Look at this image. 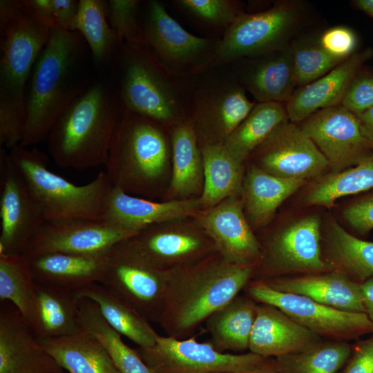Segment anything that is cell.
I'll return each mask as SVG.
<instances>
[{
    "mask_svg": "<svg viewBox=\"0 0 373 373\" xmlns=\"http://www.w3.org/2000/svg\"><path fill=\"white\" fill-rule=\"evenodd\" d=\"M50 30L29 0L0 1L1 146L11 150L22 141L26 82Z\"/></svg>",
    "mask_w": 373,
    "mask_h": 373,
    "instance_id": "6da1fadb",
    "label": "cell"
},
{
    "mask_svg": "<svg viewBox=\"0 0 373 373\" xmlns=\"http://www.w3.org/2000/svg\"><path fill=\"white\" fill-rule=\"evenodd\" d=\"M255 265H239L218 251L170 271L159 324L166 336L184 339L227 304L251 280Z\"/></svg>",
    "mask_w": 373,
    "mask_h": 373,
    "instance_id": "7a4b0ae2",
    "label": "cell"
},
{
    "mask_svg": "<svg viewBox=\"0 0 373 373\" xmlns=\"http://www.w3.org/2000/svg\"><path fill=\"white\" fill-rule=\"evenodd\" d=\"M82 46L78 32L51 29L34 66L19 145L28 147L47 139L60 115L84 92L77 79Z\"/></svg>",
    "mask_w": 373,
    "mask_h": 373,
    "instance_id": "3957f363",
    "label": "cell"
},
{
    "mask_svg": "<svg viewBox=\"0 0 373 373\" xmlns=\"http://www.w3.org/2000/svg\"><path fill=\"white\" fill-rule=\"evenodd\" d=\"M122 109L111 89L96 83L63 112L47 140L56 164L76 170L105 166Z\"/></svg>",
    "mask_w": 373,
    "mask_h": 373,
    "instance_id": "277c9868",
    "label": "cell"
},
{
    "mask_svg": "<svg viewBox=\"0 0 373 373\" xmlns=\"http://www.w3.org/2000/svg\"><path fill=\"white\" fill-rule=\"evenodd\" d=\"M10 153L46 222L104 220L113 187L105 171L90 182L77 185L52 172L46 155L37 148L18 145Z\"/></svg>",
    "mask_w": 373,
    "mask_h": 373,
    "instance_id": "5b68a950",
    "label": "cell"
},
{
    "mask_svg": "<svg viewBox=\"0 0 373 373\" xmlns=\"http://www.w3.org/2000/svg\"><path fill=\"white\" fill-rule=\"evenodd\" d=\"M169 155L162 126L122 108L104 166L113 186L128 193H153Z\"/></svg>",
    "mask_w": 373,
    "mask_h": 373,
    "instance_id": "8992f818",
    "label": "cell"
},
{
    "mask_svg": "<svg viewBox=\"0 0 373 373\" xmlns=\"http://www.w3.org/2000/svg\"><path fill=\"white\" fill-rule=\"evenodd\" d=\"M123 108L166 126L189 119L185 102L171 75L143 45L123 44ZM177 78V77H176Z\"/></svg>",
    "mask_w": 373,
    "mask_h": 373,
    "instance_id": "52a82bcc",
    "label": "cell"
},
{
    "mask_svg": "<svg viewBox=\"0 0 373 373\" xmlns=\"http://www.w3.org/2000/svg\"><path fill=\"white\" fill-rule=\"evenodd\" d=\"M303 3L279 1L267 10L241 14L224 32L213 67L288 48L305 15Z\"/></svg>",
    "mask_w": 373,
    "mask_h": 373,
    "instance_id": "ba28073f",
    "label": "cell"
},
{
    "mask_svg": "<svg viewBox=\"0 0 373 373\" xmlns=\"http://www.w3.org/2000/svg\"><path fill=\"white\" fill-rule=\"evenodd\" d=\"M144 45L171 75L187 77L212 68L220 39L187 32L159 1L149 2L142 26Z\"/></svg>",
    "mask_w": 373,
    "mask_h": 373,
    "instance_id": "9c48e42d",
    "label": "cell"
},
{
    "mask_svg": "<svg viewBox=\"0 0 373 373\" xmlns=\"http://www.w3.org/2000/svg\"><path fill=\"white\" fill-rule=\"evenodd\" d=\"M243 291L257 303L276 307L323 339L349 342L373 333V323L365 313L343 311L303 296L280 292L262 280H251Z\"/></svg>",
    "mask_w": 373,
    "mask_h": 373,
    "instance_id": "30bf717a",
    "label": "cell"
},
{
    "mask_svg": "<svg viewBox=\"0 0 373 373\" xmlns=\"http://www.w3.org/2000/svg\"><path fill=\"white\" fill-rule=\"evenodd\" d=\"M320 218H302L260 243L261 258L251 280L330 271L322 258Z\"/></svg>",
    "mask_w": 373,
    "mask_h": 373,
    "instance_id": "8fae6325",
    "label": "cell"
},
{
    "mask_svg": "<svg viewBox=\"0 0 373 373\" xmlns=\"http://www.w3.org/2000/svg\"><path fill=\"white\" fill-rule=\"evenodd\" d=\"M135 350L153 373H220L255 367L267 358L251 352L223 353L195 337L179 339L158 335L155 344Z\"/></svg>",
    "mask_w": 373,
    "mask_h": 373,
    "instance_id": "7c38bea8",
    "label": "cell"
},
{
    "mask_svg": "<svg viewBox=\"0 0 373 373\" xmlns=\"http://www.w3.org/2000/svg\"><path fill=\"white\" fill-rule=\"evenodd\" d=\"M117 245L164 271L194 263L217 251L199 226L169 225V222L147 227Z\"/></svg>",
    "mask_w": 373,
    "mask_h": 373,
    "instance_id": "4fadbf2b",
    "label": "cell"
},
{
    "mask_svg": "<svg viewBox=\"0 0 373 373\" xmlns=\"http://www.w3.org/2000/svg\"><path fill=\"white\" fill-rule=\"evenodd\" d=\"M170 271L155 267L116 245L108 254L102 284L134 307L149 322L159 323Z\"/></svg>",
    "mask_w": 373,
    "mask_h": 373,
    "instance_id": "5bb4252c",
    "label": "cell"
},
{
    "mask_svg": "<svg viewBox=\"0 0 373 373\" xmlns=\"http://www.w3.org/2000/svg\"><path fill=\"white\" fill-rule=\"evenodd\" d=\"M0 254H23L46 221L10 153L0 148Z\"/></svg>",
    "mask_w": 373,
    "mask_h": 373,
    "instance_id": "9a60e30c",
    "label": "cell"
},
{
    "mask_svg": "<svg viewBox=\"0 0 373 373\" xmlns=\"http://www.w3.org/2000/svg\"><path fill=\"white\" fill-rule=\"evenodd\" d=\"M255 105L237 81L224 78L202 85L194 97L191 119L199 146L223 144Z\"/></svg>",
    "mask_w": 373,
    "mask_h": 373,
    "instance_id": "2e32d148",
    "label": "cell"
},
{
    "mask_svg": "<svg viewBox=\"0 0 373 373\" xmlns=\"http://www.w3.org/2000/svg\"><path fill=\"white\" fill-rule=\"evenodd\" d=\"M137 233L105 220L46 222L23 255L28 258L50 253L104 256L116 245Z\"/></svg>",
    "mask_w": 373,
    "mask_h": 373,
    "instance_id": "e0dca14e",
    "label": "cell"
},
{
    "mask_svg": "<svg viewBox=\"0 0 373 373\" xmlns=\"http://www.w3.org/2000/svg\"><path fill=\"white\" fill-rule=\"evenodd\" d=\"M301 123L300 129L325 157L333 173L355 166L373 153L357 116L342 105L321 109Z\"/></svg>",
    "mask_w": 373,
    "mask_h": 373,
    "instance_id": "ac0fdd59",
    "label": "cell"
},
{
    "mask_svg": "<svg viewBox=\"0 0 373 373\" xmlns=\"http://www.w3.org/2000/svg\"><path fill=\"white\" fill-rule=\"evenodd\" d=\"M252 155L258 162L256 166L286 179L306 180L319 176L329 167L313 141L299 126L289 121L279 126Z\"/></svg>",
    "mask_w": 373,
    "mask_h": 373,
    "instance_id": "d6986e66",
    "label": "cell"
},
{
    "mask_svg": "<svg viewBox=\"0 0 373 373\" xmlns=\"http://www.w3.org/2000/svg\"><path fill=\"white\" fill-rule=\"evenodd\" d=\"M243 209L242 201L231 196L200 210L194 217L224 259L239 265L256 266L261 258V246Z\"/></svg>",
    "mask_w": 373,
    "mask_h": 373,
    "instance_id": "ffe728a7",
    "label": "cell"
},
{
    "mask_svg": "<svg viewBox=\"0 0 373 373\" xmlns=\"http://www.w3.org/2000/svg\"><path fill=\"white\" fill-rule=\"evenodd\" d=\"M0 373H66L14 306L0 309Z\"/></svg>",
    "mask_w": 373,
    "mask_h": 373,
    "instance_id": "44dd1931",
    "label": "cell"
},
{
    "mask_svg": "<svg viewBox=\"0 0 373 373\" xmlns=\"http://www.w3.org/2000/svg\"><path fill=\"white\" fill-rule=\"evenodd\" d=\"M372 57V47L358 50L326 75L298 87L285 104L289 120L301 122L321 109L341 105L351 81Z\"/></svg>",
    "mask_w": 373,
    "mask_h": 373,
    "instance_id": "7402d4cb",
    "label": "cell"
},
{
    "mask_svg": "<svg viewBox=\"0 0 373 373\" xmlns=\"http://www.w3.org/2000/svg\"><path fill=\"white\" fill-rule=\"evenodd\" d=\"M202 209L200 198L158 202L133 196L113 186L106 200L103 220L139 232L153 224L194 217Z\"/></svg>",
    "mask_w": 373,
    "mask_h": 373,
    "instance_id": "603a6c76",
    "label": "cell"
},
{
    "mask_svg": "<svg viewBox=\"0 0 373 373\" xmlns=\"http://www.w3.org/2000/svg\"><path fill=\"white\" fill-rule=\"evenodd\" d=\"M322 339L276 307L258 303L249 350L265 358H278L303 350Z\"/></svg>",
    "mask_w": 373,
    "mask_h": 373,
    "instance_id": "cb8c5ba5",
    "label": "cell"
},
{
    "mask_svg": "<svg viewBox=\"0 0 373 373\" xmlns=\"http://www.w3.org/2000/svg\"><path fill=\"white\" fill-rule=\"evenodd\" d=\"M262 281L280 292L303 296L343 311L365 313L361 285L336 271L281 277Z\"/></svg>",
    "mask_w": 373,
    "mask_h": 373,
    "instance_id": "d4e9b609",
    "label": "cell"
},
{
    "mask_svg": "<svg viewBox=\"0 0 373 373\" xmlns=\"http://www.w3.org/2000/svg\"><path fill=\"white\" fill-rule=\"evenodd\" d=\"M35 283L77 291L93 283H102L108 260L104 256L50 253L29 258Z\"/></svg>",
    "mask_w": 373,
    "mask_h": 373,
    "instance_id": "484cf974",
    "label": "cell"
},
{
    "mask_svg": "<svg viewBox=\"0 0 373 373\" xmlns=\"http://www.w3.org/2000/svg\"><path fill=\"white\" fill-rule=\"evenodd\" d=\"M240 84L259 102L286 104L298 88L290 46L260 57L246 58Z\"/></svg>",
    "mask_w": 373,
    "mask_h": 373,
    "instance_id": "4316f807",
    "label": "cell"
},
{
    "mask_svg": "<svg viewBox=\"0 0 373 373\" xmlns=\"http://www.w3.org/2000/svg\"><path fill=\"white\" fill-rule=\"evenodd\" d=\"M76 291L35 284L34 302L27 323L39 341L78 333L84 328Z\"/></svg>",
    "mask_w": 373,
    "mask_h": 373,
    "instance_id": "83f0119b",
    "label": "cell"
},
{
    "mask_svg": "<svg viewBox=\"0 0 373 373\" xmlns=\"http://www.w3.org/2000/svg\"><path fill=\"white\" fill-rule=\"evenodd\" d=\"M80 298L94 301L108 325L127 337L138 347L154 345L158 334L150 322L113 289L102 283H93L77 291Z\"/></svg>",
    "mask_w": 373,
    "mask_h": 373,
    "instance_id": "f1b7e54d",
    "label": "cell"
},
{
    "mask_svg": "<svg viewBox=\"0 0 373 373\" xmlns=\"http://www.w3.org/2000/svg\"><path fill=\"white\" fill-rule=\"evenodd\" d=\"M44 350L68 373H119L106 348L90 332L39 341Z\"/></svg>",
    "mask_w": 373,
    "mask_h": 373,
    "instance_id": "f546056e",
    "label": "cell"
},
{
    "mask_svg": "<svg viewBox=\"0 0 373 373\" xmlns=\"http://www.w3.org/2000/svg\"><path fill=\"white\" fill-rule=\"evenodd\" d=\"M258 305L246 295H238L204 321L209 343L220 352L249 350Z\"/></svg>",
    "mask_w": 373,
    "mask_h": 373,
    "instance_id": "4dcf8cb0",
    "label": "cell"
},
{
    "mask_svg": "<svg viewBox=\"0 0 373 373\" xmlns=\"http://www.w3.org/2000/svg\"><path fill=\"white\" fill-rule=\"evenodd\" d=\"M323 241L322 258L330 271L360 285L373 277V242L353 236L334 221Z\"/></svg>",
    "mask_w": 373,
    "mask_h": 373,
    "instance_id": "1f68e13d",
    "label": "cell"
},
{
    "mask_svg": "<svg viewBox=\"0 0 373 373\" xmlns=\"http://www.w3.org/2000/svg\"><path fill=\"white\" fill-rule=\"evenodd\" d=\"M305 182L304 180L279 178L256 165L251 166L242 190V202L249 222L255 227L266 225L281 203Z\"/></svg>",
    "mask_w": 373,
    "mask_h": 373,
    "instance_id": "d6a6232c",
    "label": "cell"
},
{
    "mask_svg": "<svg viewBox=\"0 0 373 373\" xmlns=\"http://www.w3.org/2000/svg\"><path fill=\"white\" fill-rule=\"evenodd\" d=\"M202 157L204 182L202 207H212L224 200L238 196L243 186L242 163L238 161L222 144L200 146Z\"/></svg>",
    "mask_w": 373,
    "mask_h": 373,
    "instance_id": "836d02e7",
    "label": "cell"
},
{
    "mask_svg": "<svg viewBox=\"0 0 373 373\" xmlns=\"http://www.w3.org/2000/svg\"><path fill=\"white\" fill-rule=\"evenodd\" d=\"M173 173L170 191L181 199L202 191L204 175L201 150L191 119L172 128Z\"/></svg>",
    "mask_w": 373,
    "mask_h": 373,
    "instance_id": "e575fe53",
    "label": "cell"
},
{
    "mask_svg": "<svg viewBox=\"0 0 373 373\" xmlns=\"http://www.w3.org/2000/svg\"><path fill=\"white\" fill-rule=\"evenodd\" d=\"M287 121L285 104L257 103L223 145L243 164L279 126Z\"/></svg>",
    "mask_w": 373,
    "mask_h": 373,
    "instance_id": "d590c367",
    "label": "cell"
},
{
    "mask_svg": "<svg viewBox=\"0 0 373 373\" xmlns=\"http://www.w3.org/2000/svg\"><path fill=\"white\" fill-rule=\"evenodd\" d=\"M79 309L83 328L104 345L119 373H153L135 349L128 346L105 321L94 301L81 298Z\"/></svg>",
    "mask_w": 373,
    "mask_h": 373,
    "instance_id": "8d00e7d4",
    "label": "cell"
},
{
    "mask_svg": "<svg viewBox=\"0 0 373 373\" xmlns=\"http://www.w3.org/2000/svg\"><path fill=\"white\" fill-rule=\"evenodd\" d=\"M352 347L347 341L322 339L303 350L275 359L281 373H339Z\"/></svg>",
    "mask_w": 373,
    "mask_h": 373,
    "instance_id": "74e56055",
    "label": "cell"
},
{
    "mask_svg": "<svg viewBox=\"0 0 373 373\" xmlns=\"http://www.w3.org/2000/svg\"><path fill=\"white\" fill-rule=\"evenodd\" d=\"M373 188V153L352 168L332 173L316 183L305 196L308 205L332 207L345 195Z\"/></svg>",
    "mask_w": 373,
    "mask_h": 373,
    "instance_id": "f35d334b",
    "label": "cell"
},
{
    "mask_svg": "<svg viewBox=\"0 0 373 373\" xmlns=\"http://www.w3.org/2000/svg\"><path fill=\"white\" fill-rule=\"evenodd\" d=\"M35 284L28 258L0 254V300L12 304L26 323L32 311Z\"/></svg>",
    "mask_w": 373,
    "mask_h": 373,
    "instance_id": "ab89813d",
    "label": "cell"
},
{
    "mask_svg": "<svg viewBox=\"0 0 373 373\" xmlns=\"http://www.w3.org/2000/svg\"><path fill=\"white\" fill-rule=\"evenodd\" d=\"M106 3L101 0H80L73 31L87 42L94 59L102 62L113 52L117 37L106 19Z\"/></svg>",
    "mask_w": 373,
    "mask_h": 373,
    "instance_id": "60d3db41",
    "label": "cell"
},
{
    "mask_svg": "<svg viewBox=\"0 0 373 373\" xmlns=\"http://www.w3.org/2000/svg\"><path fill=\"white\" fill-rule=\"evenodd\" d=\"M290 49L298 87L323 77L345 60L329 55L318 41L291 42Z\"/></svg>",
    "mask_w": 373,
    "mask_h": 373,
    "instance_id": "b9f144b4",
    "label": "cell"
},
{
    "mask_svg": "<svg viewBox=\"0 0 373 373\" xmlns=\"http://www.w3.org/2000/svg\"><path fill=\"white\" fill-rule=\"evenodd\" d=\"M174 3L198 21L224 32L244 12L241 2L235 0H178Z\"/></svg>",
    "mask_w": 373,
    "mask_h": 373,
    "instance_id": "7bdbcfd3",
    "label": "cell"
},
{
    "mask_svg": "<svg viewBox=\"0 0 373 373\" xmlns=\"http://www.w3.org/2000/svg\"><path fill=\"white\" fill-rule=\"evenodd\" d=\"M140 3L138 0L108 2L110 26L122 44L144 45L143 28L137 19Z\"/></svg>",
    "mask_w": 373,
    "mask_h": 373,
    "instance_id": "ee69618b",
    "label": "cell"
},
{
    "mask_svg": "<svg viewBox=\"0 0 373 373\" xmlns=\"http://www.w3.org/2000/svg\"><path fill=\"white\" fill-rule=\"evenodd\" d=\"M341 105L356 115L373 106V68L364 65L357 72Z\"/></svg>",
    "mask_w": 373,
    "mask_h": 373,
    "instance_id": "f6af8a7d",
    "label": "cell"
},
{
    "mask_svg": "<svg viewBox=\"0 0 373 373\" xmlns=\"http://www.w3.org/2000/svg\"><path fill=\"white\" fill-rule=\"evenodd\" d=\"M318 42L329 55L342 59L358 51V36L346 26H335L326 30L321 35Z\"/></svg>",
    "mask_w": 373,
    "mask_h": 373,
    "instance_id": "bcb514c9",
    "label": "cell"
},
{
    "mask_svg": "<svg viewBox=\"0 0 373 373\" xmlns=\"http://www.w3.org/2000/svg\"><path fill=\"white\" fill-rule=\"evenodd\" d=\"M352 346L351 355L341 373H373V333Z\"/></svg>",
    "mask_w": 373,
    "mask_h": 373,
    "instance_id": "7dc6e473",
    "label": "cell"
},
{
    "mask_svg": "<svg viewBox=\"0 0 373 373\" xmlns=\"http://www.w3.org/2000/svg\"><path fill=\"white\" fill-rule=\"evenodd\" d=\"M344 218L357 231L365 233L373 229V195L347 207Z\"/></svg>",
    "mask_w": 373,
    "mask_h": 373,
    "instance_id": "c3c4849f",
    "label": "cell"
},
{
    "mask_svg": "<svg viewBox=\"0 0 373 373\" xmlns=\"http://www.w3.org/2000/svg\"><path fill=\"white\" fill-rule=\"evenodd\" d=\"M55 28L73 31L79 1L52 0Z\"/></svg>",
    "mask_w": 373,
    "mask_h": 373,
    "instance_id": "681fc988",
    "label": "cell"
},
{
    "mask_svg": "<svg viewBox=\"0 0 373 373\" xmlns=\"http://www.w3.org/2000/svg\"><path fill=\"white\" fill-rule=\"evenodd\" d=\"M37 15L52 29L55 28L52 0H29Z\"/></svg>",
    "mask_w": 373,
    "mask_h": 373,
    "instance_id": "f907efd6",
    "label": "cell"
},
{
    "mask_svg": "<svg viewBox=\"0 0 373 373\" xmlns=\"http://www.w3.org/2000/svg\"><path fill=\"white\" fill-rule=\"evenodd\" d=\"M356 116L363 136L373 149V106Z\"/></svg>",
    "mask_w": 373,
    "mask_h": 373,
    "instance_id": "816d5d0a",
    "label": "cell"
},
{
    "mask_svg": "<svg viewBox=\"0 0 373 373\" xmlns=\"http://www.w3.org/2000/svg\"><path fill=\"white\" fill-rule=\"evenodd\" d=\"M361 288L365 314L373 323V277L362 283Z\"/></svg>",
    "mask_w": 373,
    "mask_h": 373,
    "instance_id": "f5cc1de1",
    "label": "cell"
},
{
    "mask_svg": "<svg viewBox=\"0 0 373 373\" xmlns=\"http://www.w3.org/2000/svg\"><path fill=\"white\" fill-rule=\"evenodd\" d=\"M220 373H281L275 358H267L260 365L245 370Z\"/></svg>",
    "mask_w": 373,
    "mask_h": 373,
    "instance_id": "db71d44e",
    "label": "cell"
},
{
    "mask_svg": "<svg viewBox=\"0 0 373 373\" xmlns=\"http://www.w3.org/2000/svg\"><path fill=\"white\" fill-rule=\"evenodd\" d=\"M351 5L354 9L362 11L373 19V0H353Z\"/></svg>",
    "mask_w": 373,
    "mask_h": 373,
    "instance_id": "11a10c76",
    "label": "cell"
}]
</instances>
